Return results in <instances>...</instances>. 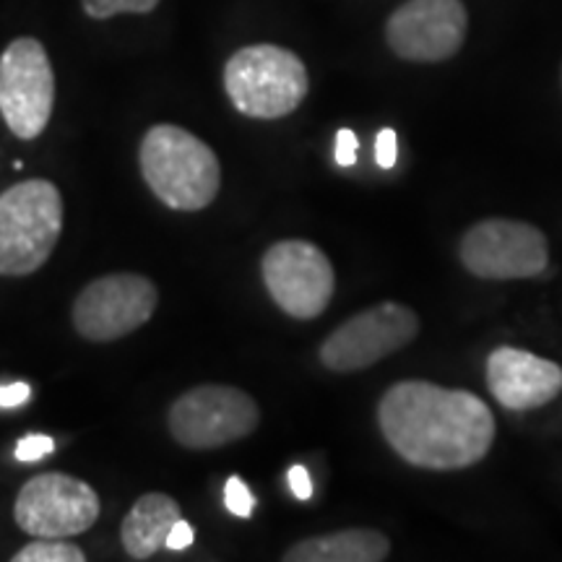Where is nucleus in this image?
Instances as JSON below:
<instances>
[{
	"label": "nucleus",
	"mask_w": 562,
	"mask_h": 562,
	"mask_svg": "<svg viewBox=\"0 0 562 562\" xmlns=\"http://www.w3.org/2000/svg\"><path fill=\"white\" fill-rule=\"evenodd\" d=\"M378 425L406 463L432 472L474 467L495 442V417L480 396L427 381L391 385L378 404Z\"/></svg>",
	"instance_id": "f257e3e1"
},
{
	"label": "nucleus",
	"mask_w": 562,
	"mask_h": 562,
	"mask_svg": "<svg viewBox=\"0 0 562 562\" xmlns=\"http://www.w3.org/2000/svg\"><path fill=\"white\" fill-rule=\"evenodd\" d=\"M138 167L149 191L172 211L193 214L220 195V157L206 140L180 125H151L140 138Z\"/></svg>",
	"instance_id": "f03ea898"
},
{
	"label": "nucleus",
	"mask_w": 562,
	"mask_h": 562,
	"mask_svg": "<svg viewBox=\"0 0 562 562\" xmlns=\"http://www.w3.org/2000/svg\"><path fill=\"white\" fill-rule=\"evenodd\" d=\"M63 235V195L50 180L0 193V277H30L50 261Z\"/></svg>",
	"instance_id": "7ed1b4c3"
},
{
	"label": "nucleus",
	"mask_w": 562,
	"mask_h": 562,
	"mask_svg": "<svg viewBox=\"0 0 562 562\" xmlns=\"http://www.w3.org/2000/svg\"><path fill=\"white\" fill-rule=\"evenodd\" d=\"M311 89L305 63L286 47H240L224 66V91L240 115L279 121L305 102Z\"/></svg>",
	"instance_id": "20e7f679"
},
{
	"label": "nucleus",
	"mask_w": 562,
	"mask_h": 562,
	"mask_svg": "<svg viewBox=\"0 0 562 562\" xmlns=\"http://www.w3.org/2000/svg\"><path fill=\"white\" fill-rule=\"evenodd\" d=\"M261 409L235 385L206 383L178 396L167 412V430L188 451H214L256 432Z\"/></svg>",
	"instance_id": "39448f33"
},
{
	"label": "nucleus",
	"mask_w": 562,
	"mask_h": 562,
	"mask_svg": "<svg viewBox=\"0 0 562 562\" xmlns=\"http://www.w3.org/2000/svg\"><path fill=\"white\" fill-rule=\"evenodd\" d=\"M55 110V70L45 45L16 37L0 53V115L13 136L32 140L45 133Z\"/></svg>",
	"instance_id": "423d86ee"
},
{
	"label": "nucleus",
	"mask_w": 562,
	"mask_h": 562,
	"mask_svg": "<svg viewBox=\"0 0 562 562\" xmlns=\"http://www.w3.org/2000/svg\"><path fill=\"white\" fill-rule=\"evenodd\" d=\"M159 290L144 273H108L89 281L74 302V328L91 344L125 339L151 321Z\"/></svg>",
	"instance_id": "0eeeda50"
},
{
	"label": "nucleus",
	"mask_w": 562,
	"mask_h": 562,
	"mask_svg": "<svg viewBox=\"0 0 562 562\" xmlns=\"http://www.w3.org/2000/svg\"><path fill=\"white\" fill-rule=\"evenodd\" d=\"M100 510V495L89 482L63 472H45L19 490L13 521L32 537L68 539L89 531Z\"/></svg>",
	"instance_id": "6e6552de"
},
{
	"label": "nucleus",
	"mask_w": 562,
	"mask_h": 562,
	"mask_svg": "<svg viewBox=\"0 0 562 562\" xmlns=\"http://www.w3.org/2000/svg\"><path fill=\"white\" fill-rule=\"evenodd\" d=\"M261 273L271 300L297 321L323 315L336 290L328 256L307 240H281L266 250Z\"/></svg>",
	"instance_id": "1a4fd4ad"
},
{
	"label": "nucleus",
	"mask_w": 562,
	"mask_h": 562,
	"mask_svg": "<svg viewBox=\"0 0 562 562\" xmlns=\"http://www.w3.org/2000/svg\"><path fill=\"white\" fill-rule=\"evenodd\" d=\"M419 334L417 313L402 302H381L351 315L321 344V362L331 372H357L404 349Z\"/></svg>",
	"instance_id": "9d476101"
},
{
	"label": "nucleus",
	"mask_w": 562,
	"mask_h": 562,
	"mask_svg": "<svg viewBox=\"0 0 562 562\" xmlns=\"http://www.w3.org/2000/svg\"><path fill=\"white\" fill-rule=\"evenodd\" d=\"M461 263L480 279H533L550 263V245L533 224L484 220L461 240Z\"/></svg>",
	"instance_id": "9b49d317"
},
{
	"label": "nucleus",
	"mask_w": 562,
	"mask_h": 562,
	"mask_svg": "<svg viewBox=\"0 0 562 562\" xmlns=\"http://www.w3.org/2000/svg\"><path fill=\"white\" fill-rule=\"evenodd\" d=\"M469 13L461 0H406L389 16L385 40L393 55L412 63H440L461 50Z\"/></svg>",
	"instance_id": "f8f14e48"
},
{
	"label": "nucleus",
	"mask_w": 562,
	"mask_h": 562,
	"mask_svg": "<svg viewBox=\"0 0 562 562\" xmlns=\"http://www.w3.org/2000/svg\"><path fill=\"white\" fill-rule=\"evenodd\" d=\"M487 389L505 409H537L562 393V368L531 351L501 347L487 360Z\"/></svg>",
	"instance_id": "ddd939ff"
},
{
	"label": "nucleus",
	"mask_w": 562,
	"mask_h": 562,
	"mask_svg": "<svg viewBox=\"0 0 562 562\" xmlns=\"http://www.w3.org/2000/svg\"><path fill=\"white\" fill-rule=\"evenodd\" d=\"M182 518V508L167 492L140 495L121 526V544L131 560H151L167 550V533Z\"/></svg>",
	"instance_id": "4468645a"
},
{
	"label": "nucleus",
	"mask_w": 562,
	"mask_h": 562,
	"mask_svg": "<svg viewBox=\"0 0 562 562\" xmlns=\"http://www.w3.org/2000/svg\"><path fill=\"white\" fill-rule=\"evenodd\" d=\"M391 542L375 529H341L302 539L284 552V562H381Z\"/></svg>",
	"instance_id": "2eb2a0df"
},
{
	"label": "nucleus",
	"mask_w": 562,
	"mask_h": 562,
	"mask_svg": "<svg viewBox=\"0 0 562 562\" xmlns=\"http://www.w3.org/2000/svg\"><path fill=\"white\" fill-rule=\"evenodd\" d=\"M87 552L81 547L66 542V539L34 537V542L13 554V562H83Z\"/></svg>",
	"instance_id": "dca6fc26"
},
{
	"label": "nucleus",
	"mask_w": 562,
	"mask_h": 562,
	"mask_svg": "<svg viewBox=\"0 0 562 562\" xmlns=\"http://www.w3.org/2000/svg\"><path fill=\"white\" fill-rule=\"evenodd\" d=\"M161 0H81V9L89 19L108 21L112 16H123V13H151Z\"/></svg>",
	"instance_id": "f3484780"
},
{
	"label": "nucleus",
	"mask_w": 562,
	"mask_h": 562,
	"mask_svg": "<svg viewBox=\"0 0 562 562\" xmlns=\"http://www.w3.org/2000/svg\"><path fill=\"white\" fill-rule=\"evenodd\" d=\"M224 505H227L229 513L240 518H250L252 508H256V497L248 484H245L240 476H229L227 484H224Z\"/></svg>",
	"instance_id": "a211bd4d"
},
{
	"label": "nucleus",
	"mask_w": 562,
	"mask_h": 562,
	"mask_svg": "<svg viewBox=\"0 0 562 562\" xmlns=\"http://www.w3.org/2000/svg\"><path fill=\"white\" fill-rule=\"evenodd\" d=\"M53 451H55V440L50 435L34 432V435H24V438L16 442V451L13 453H16L19 461L32 463V461L45 459V456H50Z\"/></svg>",
	"instance_id": "6ab92c4d"
},
{
	"label": "nucleus",
	"mask_w": 562,
	"mask_h": 562,
	"mask_svg": "<svg viewBox=\"0 0 562 562\" xmlns=\"http://www.w3.org/2000/svg\"><path fill=\"white\" fill-rule=\"evenodd\" d=\"M396 159H398L396 131L383 128L381 133H378V138H375V161H378V167H383V170H391V167H396Z\"/></svg>",
	"instance_id": "aec40b11"
},
{
	"label": "nucleus",
	"mask_w": 562,
	"mask_h": 562,
	"mask_svg": "<svg viewBox=\"0 0 562 562\" xmlns=\"http://www.w3.org/2000/svg\"><path fill=\"white\" fill-rule=\"evenodd\" d=\"M357 149H360V140L349 128H341L336 136V165L351 167L357 161Z\"/></svg>",
	"instance_id": "412c9836"
},
{
	"label": "nucleus",
	"mask_w": 562,
	"mask_h": 562,
	"mask_svg": "<svg viewBox=\"0 0 562 562\" xmlns=\"http://www.w3.org/2000/svg\"><path fill=\"white\" fill-rule=\"evenodd\" d=\"M32 398V389L26 383L0 385V409H16Z\"/></svg>",
	"instance_id": "4be33fe9"
},
{
	"label": "nucleus",
	"mask_w": 562,
	"mask_h": 562,
	"mask_svg": "<svg viewBox=\"0 0 562 562\" xmlns=\"http://www.w3.org/2000/svg\"><path fill=\"white\" fill-rule=\"evenodd\" d=\"M193 539H195L193 526L188 524L186 518H180V521L172 526V531L167 533V550H172V552L188 550V547L193 544Z\"/></svg>",
	"instance_id": "5701e85b"
},
{
	"label": "nucleus",
	"mask_w": 562,
	"mask_h": 562,
	"mask_svg": "<svg viewBox=\"0 0 562 562\" xmlns=\"http://www.w3.org/2000/svg\"><path fill=\"white\" fill-rule=\"evenodd\" d=\"M290 490L297 501H311L313 497V480L307 474L305 467H292L290 469Z\"/></svg>",
	"instance_id": "b1692460"
}]
</instances>
